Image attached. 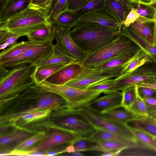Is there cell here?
<instances>
[{"instance_id":"obj_1","label":"cell","mask_w":156,"mask_h":156,"mask_svg":"<svg viewBox=\"0 0 156 156\" xmlns=\"http://www.w3.org/2000/svg\"><path fill=\"white\" fill-rule=\"evenodd\" d=\"M65 100L42 86L35 84L8 101L0 103V126H11L20 116L28 113L66 106Z\"/></svg>"},{"instance_id":"obj_2","label":"cell","mask_w":156,"mask_h":156,"mask_svg":"<svg viewBox=\"0 0 156 156\" xmlns=\"http://www.w3.org/2000/svg\"><path fill=\"white\" fill-rule=\"evenodd\" d=\"M73 40L85 58L116 39L120 32L94 23H80L71 30Z\"/></svg>"},{"instance_id":"obj_3","label":"cell","mask_w":156,"mask_h":156,"mask_svg":"<svg viewBox=\"0 0 156 156\" xmlns=\"http://www.w3.org/2000/svg\"><path fill=\"white\" fill-rule=\"evenodd\" d=\"M36 68L35 64L23 63L9 69L0 65V103L14 98L34 84Z\"/></svg>"},{"instance_id":"obj_4","label":"cell","mask_w":156,"mask_h":156,"mask_svg":"<svg viewBox=\"0 0 156 156\" xmlns=\"http://www.w3.org/2000/svg\"><path fill=\"white\" fill-rule=\"evenodd\" d=\"M51 23L46 10L30 4L24 10L0 23V30L8 31L20 36H26Z\"/></svg>"},{"instance_id":"obj_5","label":"cell","mask_w":156,"mask_h":156,"mask_svg":"<svg viewBox=\"0 0 156 156\" xmlns=\"http://www.w3.org/2000/svg\"><path fill=\"white\" fill-rule=\"evenodd\" d=\"M50 125L89 138L96 130L95 128L76 109L66 107L52 111L50 115Z\"/></svg>"},{"instance_id":"obj_6","label":"cell","mask_w":156,"mask_h":156,"mask_svg":"<svg viewBox=\"0 0 156 156\" xmlns=\"http://www.w3.org/2000/svg\"><path fill=\"white\" fill-rule=\"evenodd\" d=\"M140 48L131 40L120 34L116 39L86 57L82 62L86 68H94L117 56L136 52Z\"/></svg>"},{"instance_id":"obj_7","label":"cell","mask_w":156,"mask_h":156,"mask_svg":"<svg viewBox=\"0 0 156 156\" xmlns=\"http://www.w3.org/2000/svg\"><path fill=\"white\" fill-rule=\"evenodd\" d=\"M41 85L63 98L68 108L77 109L87 107L102 93L101 91L84 90L66 85H58L44 81Z\"/></svg>"},{"instance_id":"obj_8","label":"cell","mask_w":156,"mask_h":156,"mask_svg":"<svg viewBox=\"0 0 156 156\" xmlns=\"http://www.w3.org/2000/svg\"><path fill=\"white\" fill-rule=\"evenodd\" d=\"M81 137L75 133L50 125L44 136L37 144L21 151L12 152V154L26 155L35 152H45L56 146L70 144Z\"/></svg>"},{"instance_id":"obj_9","label":"cell","mask_w":156,"mask_h":156,"mask_svg":"<svg viewBox=\"0 0 156 156\" xmlns=\"http://www.w3.org/2000/svg\"><path fill=\"white\" fill-rule=\"evenodd\" d=\"M96 129L106 130L117 134L127 141L138 144L139 142L127 124L115 122L104 118L100 113L87 107L76 109Z\"/></svg>"},{"instance_id":"obj_10","label":"cell","mask_w":156,"mask_h":156,"mask_svg":"<svg viewBox=\"0 0 156 156\" xmlns=\"http://www.w3.org/2000/svg\"><path fill=\"white\" fill-rule=\"evenodd\" d=\"M117 90L124 89L140 82L156 83V64H146L124 76L115 78Z\"/></svg>"},{"instance_id":"obj_11","label":"cell","mask_w":156,"mask_h":156,"mask_svg":"<svg viewBox=\"0 0 156 156\" xmlns=\"http://www.w3.org/2000/svg\"><path fill=\"white\" fill-rule=\"evenodd\" d=\"M55 25L56 43L55 46L76 60L82 62L85 58L84 54L72 38L71 29L58 25Z\"/></svg>"},{"instance_id":"obj_12","label":"cell","mask_w":156,"mask_h":156,"mask_svg":"<svg viewBox=\"0 0 156 156\" xmlns=\"http://www.w3.org/2000/svg\"><path fill=\"white\" fill-rule=\"evenodd\" d=\"M52 44L49 42L39 45L16 57L0 63V65L9 69L23 63L35 64L49 54Z\"/></svg>"},{"instance_id":"obj_13","label":"cell","mask_w":156,"mask_h":156,"mask_svg":"<svg viewBox=\"0 0 156 156\" xmlns=\"http://www.w3.org/2000/svg\"><path fill=\"white\" fill-rule=\"evenodd\" d=\"M40 132L15 127L0 136V151L6 156L9 155L20 144Z\"/></svg>"},{"instance_id":"obj_14","label":"cell","mask_w":156,"mask_h":156,"mask_svg":"<svg viewBox=\"0 0 156 156\" xmlns=\"http://www.w3.org/2000/svg\"><path fill=\"white\" fill-rule=\"evenodd\" d=\"M85 69L82 62L75 60L66 64L44 81L56 85H65L78 76Z\"/></svg>"},{"instance_id":"obj_15","label":"cell","mask_w":156,"mask_h":156,"mask_svg":"<svg viewBox=\"0 0 156 156\" xmlns=\"http://www.w3.org/2000/svg\"><path fill=\"white\" fill-rule=\"evenodd\" d=\"M136 52L117 56L107 60L94 68L100 72L103 75L110 79L117 77L120 75L130 59Z\"/></svg>"},{"instance_id":"obj_16","label":"cell","mask_w":156,"mask_h":156,"mask_svg":"<svg viewBox=\"0 0 156 156\" xmlns=\"http://www.w3.org/2000/svg\"><path fill=\"white\" fill-rule=\"evenodd\" d=\"M122 98V93L117 90L96 98L87 107L101 113L121 105Z\"/></svg>"},{"instance_id":"obj_17","label":"cell","mask_w":156,"mask_h":156,"mask_svg":"<svg viewBox=\"0 0 156 156\" xmlns=\"http://www.w3.org/2000/svg\"><path fill=\"white\" fill-rule=\"evenodd\" d=\"M110 79L103 75L94 68H86L78 76L65 85L79 89L86 90L91 85L103 80Z\"/></svg>"},{"instance_id":"obj_18","label":"cell","mask_w":156,"mask_h":156,"mask_svg":"<svg viewBox=\"0 0 156 156\" xmlns=\"http://www.w3.org/2000/svg\"><path fill=\"white\" fill-rule=\"evenodd\" d=\"M100 114L104 118L107 119L123 124L134 122L143 117L122 105Z\"/></svg>"},{"instance_id":"obj_19","label":"cell","mask_w":156,"mask_h":156,"mask_svg":"<svg viewBox=\"0 0 156 156\" xmlns=\"http://www.w3.org/2000/svg\"><path fill=\"white\" fill-rule=\"evenodd\" d=\"M31 0H0V23L24 10Z\"/></svg>"},{"instance_id":"obj_20","label":"cell","mask_w":156,"mask_h":156,"mask_svg":"<svg viewBox=\"0 0 156 156\" xmlns=\"http://www.w3.org/2000/svg\"><path fill=\"white\" fill-rule=\"evenodd\" d=\"M129 0H106L105 11L122 27L130 9Z\"/></svg>"},{"instance_id":"obj_21","label":"cell","mask_w":156,"mask_h":156,"mask_svg":"<svg viewBox=\"0 0 156 156\" xmlns=\"http://www.w3.org/2000/svg\"><path fill=\"white\" fill-rule=\"evenodd\" d=\"M130 40L144 51L156 64V46L152 45L143 38L130 27L122 25L120 33Z\"/></svg>"},{"instance_id":"obj_22","label":"cell","mask_w":156,"mask_h":156,"mask_svg":"<svg viewBox=\"0 0 156 156\" xmlns=\"http://www.w3.org/2000/svg\"><path fill=\"white\" fill-rule=\"evenodd\" d=\"M76 60L63 52L53 44L49 54L35 63L37 68H43L53 66L60 64H67Z\"/></svg>"},{"instance_id":"obj_23","label":"cell","mask_w":156,"mask_h":156,"mask_svg":"<svg viewBox=\"0 0 156 156\" xmlns=\"http://www.w3.org/2000/svg\"><path fill=\"white\" fill-rule=\"evenodd\" d=\"M84 22L96 23L105 27L118 29L120 32L122 27L105 11L93 12L82 16L80 19V23Z\"/></svg>"},{"instance_id":"obj_24","label":"cell","mask_w":156,"mask_h":156,"mask_svg":"<svg viewBox=\"0 0 156 156\" xmlns=\"http://www.w3.org/2000/svg\"><path fill=\"white\" fill-rule=\"evenodd\" d=\"M145 40L154 45V21L140 17L129 26Z\"/></svg>"},{"instance_id":"obj_25","label":"cell","mask_w":156,"mask_h":156,"mask_svg":"<svg viewBox=\"0 0 156 156\" xmlns=\"http://www.w3.org/2000/svg\"><path fill=\"white\" fill-rule=\"evenodd\" d=\"M56 25L49 23L28 34V41L41 44L52 43L55 39Z\"/></svg>"},{"instance_id":"obj_26","label":"cell","mask_w":156,"mask_h":156,"mask_svg":"<svg viewBox=\"0 0 156 156\" xmlns=\"http://www.w3.org/2000/svg\"><path fill=\"white\" fill-rule=\"evenodd\" d=\"M42 44L29 41H22L2 50L0 53V63L16 57L28 50Z\"/></svg>"},{"instance_id":"obj_27","label":"cell","mask_w":156,"mask_h":156,"mask_svg":"<svg viewBox=\"0 0 156 156\" xmlns=\"http://www.w3.org/2000/svg\"><path fill=\"white\" fill-rule=\"evenodd\" d=\"M152 63L154 62L149 56L140 48L130 59L118 77L124 76L130 73L146 64Z\"/></svg>"},{"instance_id":"obj_28","label":"cell","mask_w":156,"mask_h":156,"mask_svg":"<svg viewBox=\"0 0 156 156\" xmlns=\"http://www.w3.org/2000/svg\"><path fill=\"white\" fill-rule=\"evenodd\" d=\"M80 18L74 10L67 9L60 14L51 23L54 25H58L71 29L80 23Z\"/></svg>"},{"instance_id":"obj_29","label":"cell","mask_w":156,"mask_h":156,"mask_svg":"<svg viewBox=\"0 0 156 156\" xmlns=\"http://www.w3.org/2000/svg\"><path fill=\"white\" fill-rule=\"evenodd\" d=\"M138 144L130 142L119 141H105L97 143L92 151L106 152L122 150L125 149L138 146Z\"/></svg>"},{"instance_id":"obj_30","label":"cell","mask_w":156,"mask_h":156,"mask_svg":"<svg viewBox=\"0 0 156 156\" xmlns=\"http://www.w3.org/2000/svg\"><path fill=\"white\" fill-rule=\"evenodd\" d=\"M129 6L136 9L140 16L147 20L154 21L156 11L150 4L142 3L132 0H129Z\"/></svg>"},{"instance_id":"obj_31","label":"cell","mask_w":156,"mask_h":156,"mask_svg":"<svg viewBox=\"0 0 156 156\" xmlns=\"http://www.w3.org/2000/svg\"><path fill=\"white\" fill-rule=\"evenodd\" d=\"M106 0H89L80 8L74 10L80 17L87 14L105 11Z\"/></svg>"},{"instance_id":"obj_32","label":"cell","mask_w":156,"mask_h":156,"mask_svg":"<svg viewBox=\"0 0 156 156\" xmlns=\"http://www.w3.org/2000/svg\"><path fill=\"white\" fill-rule=\"evenodd\" d=\"M97 144L88 138L81 137L67 146L65 153L92 151Z\"/></svg>"},{"instance_id":"obj_33","label":"cell","mask_w":156,"mask_h":156,"mask_svg":"<svg viewBox=\"0 0 156 156\" xmlns=\"http://www.w3.org/2000/svg\"><path fill=\"white\" fill-rule=\"evenodd\" d=\"M134 122L135 127L156 140V122L149 118L143 117Z\"/></svg>"},{"instance_id":"obj_34","label":"cell","mask_w":156,"mask_h":156,"mask_svg":"<svg viewBox=\"0 0 156 156\" xmlns=\"http://www.w3.org/2000/svg\"><path fill=\"white\" fill-rule=\"evenodd\" d=\"M66 64H62L58 65L43 68H37L33 75L35 84L40 85L45 79Z\"/></svg>"},{"instance_id":"obj_35","label":"cell","mask_w":156,"mask_h":156,"mask_svg":"<svg viewBox=\"0 0 156 156\" xmlns=\"http://www.w3.org/2000/svg\"><path fill=\"white\" fill-rule=\"evenodd\" d=\"M88 138L91 141L96 143L105 141H119L129 142L115 133L100 129H97Z\"/></svg>"},{"instance_id":"obj_36","label":"cell","mask_w":156,"mask_h":156,"mask_svg":"<svg viewBox=\"0 0 156 156\" xmlns=\"http://www.w3.org/2000/svg\"><path fill=\"white\" fill-rule=\"evenodd\" d=\"M130 128L139 143L156 152V140L135 127L130 126Z\"/></svg>"},{"instance_id":"obj_37","label":"cell","mask_w":156,"mask_h":156,"mask_svg":"<svg viewBox=\"0 0 156 156\" xmlns=\"http://www.w3.org/2000/svg\"><path fill=\"white\" fill-rule=\"evenodd\" d=\"M115 86V79H108L98 82L86 90L100 91L104 94H106L117 91Z\"/></svg>"},{"instance_id":"obj_38","label":"cell","mask_w":156,"mask_h":156,"mask_svg":"<svg viewBox=\"0 0 156 156\" xmlns=\"http://www.w3.org/2000/svg\"><path fill=\"white\" fill-rule=\"evenodd\" d=\"M138 92V88L135 84L123 90L122 105L128 108H130L136 99Z\"/></svg>"},{"instance_id":"obj_39","label":"cell","mask_w":156,"mask_h":156,"mask_svg":"<svg viewBox=\"0 0 156 156\" xmlns=\"http://www.w3.org/2000/svg\"><path fill=\"white\" fill-rule=\"evenodd\" d=\"M21 37L8 31L0 30V49L3 50L16 44Z\"/></svg>"},{"instance_id":"obj_40","label":"cell","mask_w":156,"mask_h":156,"mask_svg":"<svg viewBox=\"0 0 156 156\" xmlns=\"http://www.w3.org/2000/svg\"><path fill=\"white\" fill-rule=\"evenodd\" d=\"M128 108L137 115L142 117H149L146 103L140 95L139 92L134 101Z\"/></svg>"},{"instance_id":"obj_41","label":"cell","mask_w":156,"mask_h":156,"mask_svg":"<svg viewBox=\"0 0 156 156\" xmlns=\"http://www.w3.org/2000/svg\"><path fill=\"white\" fill-rule=\"evenodd\" d=\"M45 133V131H41L37 133L20 144L11 152L21 151L29 148L37 142L40 141L44 136Z\"/></svg>"},{"instance_id":"obj_42","label":"cell","mask_w":156,"mask_h":156,"mask_svg":"<svg viewBox=\"0 0 156 156\" xmlns=\"http://www.w3.org/2000/svg\"><path fill=\"white\" fill-rule=\"evenodd\" d=\"M70 0H57L49 14L50 22L55 20L61 13L68 9Z\"/></svg>"},{"instance_id":"obj_43","label":"cell","mask_w":156,"mask_h":156,"mask_svg":"<svg viewBox=\"0 0 156 156\" xmlns=\"http://www.w3.org/2000/svg\"><path fill=\"white\" fill-rule=\"evenodd\" d=\"M141 97L146 103L149 114L148 117L156 120V98Z\"/></svg>"},{"instance_id":"obj_44","label":"cell","mask_w":156,"mask_h":156,"mask_svg":"<svg viewBox=\"0 0 156 156\" xmlns=\"http://www.w3.org/2000/svg\"><path fill=\"white\" fill-rule=\"evenodd\" d=\"M140 17V16L137 10L132 8L127 15L122 24L126 27H128Z\"/></svg>"},{"instance_id":"obj_45","label":"cell","mask_w":156,"mask_h":156,"mask_svg":"<svg viewBox=\"0 0 156 156\" xmlns=\"http://www.w3.org/2000/svg\"><path fill=\"white\" fill-rule=\"evenodd\" d=\"M138 88L139 93L141 96L156 98V90L144 87Z\"/></svg>"},{"instance_id":"obj_46","label":"cell","mask_w":156,"mask_h":156,"mask_svg":"<svg viewBox=\"0 0 156 156\" xmlns=\"http://www.w3.org/2000/svg\"><path fill=\"white\" fill-rule=\"evenodd\" d=\"M89 0H70L68 9L76 10L85 4Z\"/></svg>"},{"instance_id":"obj_47","label":"cell","mask_w":156,"mask_h":156,"mask_svg":"<svg viewBox=\"0 0 156 156\" xmlns=\"http://www.w3.org/2000/svg\"><path fill=\"white\" fill-rule=\"evenodd\" d=\"M48 1V0H31V4L45 9Z\"/></svg>"},{"instance_id":"obj_48","label":"cell","mask_w":156,"mask_h":156,"mask_svg":"<svg viewBox=\"0 0 156 156\" xmlns=\"http://www.w3.org/2000/svg\"><path fill=\"white\" fill-rule=\"evenodd\" d=\"M135 85L138 87H144L152 88L156 90V83H151L145 82H140Z\"/></svg>"},{"instance_id":"obj_49","label":"cell","mask_w":156,"mask_h":156,"mask_svg":"<svg viewBox=\"0 0 156 156\" xmlns=\"http://www.w3.org/2000/svg\"><path fill=\"white\" fill-rule=\"evenodd\" d=\"M122 151V150H118L103 152V153L100 155L101 156H115L119 155Z\"/></svg>"},{"instance_id":"obj_50","label":"cell","mask_w":156,"mask_h":156,"mask_svg":"<svg viewBox=\"0 0 156 156\" xmlns=\"http://www.w3.org/2000/svg\"><path fill=\"white\" fill-rule=\"evenodd\" d=\"M70 154L69 155L70 156H85L84 154L80 152H74L72 153H70Z\"/></svg>"},{"instance_id":"obj_51","label":"cell","mask_w":156,"mask_h":156,"mask_svg":"<svg viewBox=\"0 0 156 156\" xmlns=\"http://www.w3.org/2000/svg\"><path fill=\"white\" fill-rule=\"evenodd\" d=\"M136 2H139L142 3L150 4L153 0H132Z\"/></svg>"},{"instance_id":"obj_52","label":"cell","mask_w":156,"mask_h":156,"mask_svg":"<svg viewBox=\"0 0 156 156\" xmlns=\"http://www.w3.org/2000/svg\"><path fill=\"white\" fill-rule=\"evenodd\" d=\"M154 45L156 46V14L154 20Z\"/></svg>"},{"instance_id":"obj_53","label":"cell","mask_w":156,"mask_h":156,"mask_svg":"<svg viewBox=\"0 0 156 156\" xmlns=\"http://www.w3.org/2000/svg\"><path fill=\"white\" fill-rule=\"evenodd\" d=\"M150 4L154 9L156 11V0H153Z\"/></svg>"},{"instance_id":"obj_54","label":"cell","mask_w":156,"mask_h":156,"mask_svg":"<svg viewBox=\"0 0 156 156\" xmlns=\"http://www.w3.org/2000/svg\"><path fill=\"white\" fill-rule=\"evenodd\" d=\"M155 120V121H156V120Z\"/></svg>"},{"instance_id":"obj_55","label":"cell","mask_w":156,"mask_h":156,"mask_svg":"<svg viewBox=\"0 0 156 156\" xmlns=\"http://www.w3.org/2000/svg\"></svg>"}]
</instances>
